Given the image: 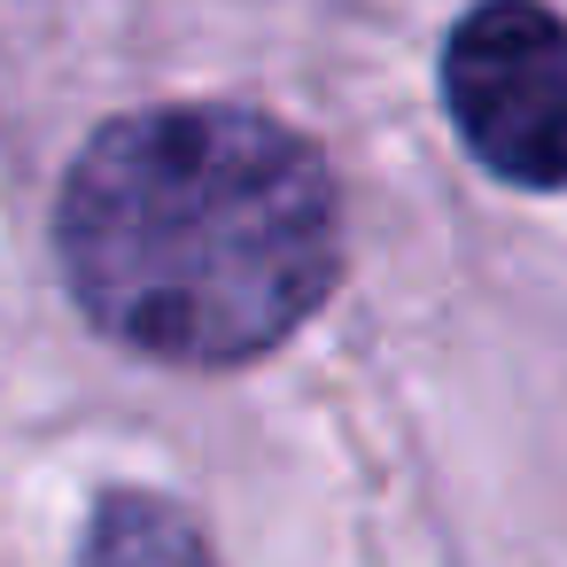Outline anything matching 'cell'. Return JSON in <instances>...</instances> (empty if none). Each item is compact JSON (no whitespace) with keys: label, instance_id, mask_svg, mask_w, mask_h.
I'll return each instance as SVG.
<instances>
[{"label":"cell","instance_id":"cell-1","mask_svg":"<svg viewBox=\"0 0 567 567\" xmlns=\"http://www.w3.org/2000/svg\"><path fill=\"white\" fill-rule=\"evenodd\" d=\"M55 249L102 334L172 365H241L327 303L342 195L327 156L280 117L179 102L86 141Z\"/></svg>","mask_w":567,"mask_h":567},{"label":"cell","instance_id":"cell-2","mask_svg":"<svg viewBox=\"0 0 567 567\" xmlns=\"http://www.w3.org/2000/svg\"><path fill=\"white\" fill-rule=\"evenodd\" d=\"M443 110L505 187H567V17L544 0H482L443 40Z\"/></svg>","mask_w":567,"mask_h":567},{"label":"cell","instance_id":"cell-3","mask_svg":"<svg viewBox=\"0 0 567 567\" xmlns=\"http://www.w3.org/2000/svg\"><path fill=\"white\" fill-rule=\"evenodd\" d=\"M86 559H94V567H218L210 544H203V528H195L179 505L148 497V489H110V497L94 505Z\"/></svg>","mask_w":567,"mask_h":567}]
</instances>
